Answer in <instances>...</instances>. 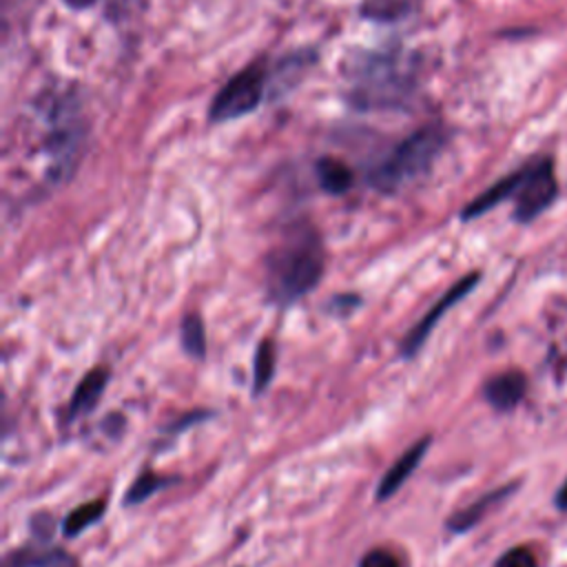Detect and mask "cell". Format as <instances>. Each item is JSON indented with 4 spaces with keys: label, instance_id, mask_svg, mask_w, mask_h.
Wrapping results in <instances>:
<instances>
[{
    "label": "cell",
    "instance_id": "6da1fadb",
    "mask_svg": "<svg viewBox=\"0 0 567 567\" xmlns=\"http://www.w3.org/2000/svg\"><path fill=\"white\" fill-rule=\"evenodd\" d=\"M323 246L312 226L297 224L284 233L266 257V288L277 306L308 295L323 275Z\"/></svg>",
    "mask_w": 567,
    "mask_h": 567
},
{
    "label": "cell",
    "instance_id": "30bf717a",
    "mask_svg": "<svg viewBox=\"0 0 567 567\" xmlns=\"http://www.w3.org/2000/svg\"><path fill=\"white\" fill-rule=\"evenodd\" d=\"M315 171H317V179L326 193L341 195L352 186V171L341 159L321 157L315 164Z\"/></svg>",
    "mask_w": 567,
    "mask_h": 567
},
{
    "label": "cell",
    "instance_id": "7c38bea8",
    "mask_svg": "<svg viewBox=\"0 0 567 567\" xmlns=\"http://www.w3.org/2000/svg\"><path fill=\"white\" fill-rule=\"evenodd\" d=\"M104 501H91V503H82L80 507H75L71 514H66L64 523H62V534L66 538L78 536L82 529H86L89 525H93L95 520L102 518L104 514Z\"/></svg>",
    "mask_w": 567,
    "mask_h": 567
},
{
    "label": "cell",
    "instance_id": "9c48e42d",
    "mask_svg": "<svg viewBox=\"0 0 567 567\" xmlns=\"http://www.w3.org/2000/svg\"><path fill=\"white\" fill-rule=\"evenodd\" d=\"M509 492H512V485L501 487V489H494V492L481 496L478 501H474V503L467 505L465 509H458L456 514H452V516L447 518V527H450L452 532H467V529L474 527L494 505H498Z\"/></svg>",
    "mask_w": 567,
    "mask_h": 567
},
{
    "label": "cell",
    "instance_id": "277c9868",
    "mask_svg": "<svg viewBox=\"0 0 567 567\" xmlns=\"http://www.w3.org/2000/svg\"><path fill=\"white\" fill-rule=\"evenodd\" d=\"M266 60H255L244 66L237 75H233L215 95L208 109V120L215 124L239 120L252 113L266 93Z\"/></svg>",
    "mask_w": 567,
    "mask_h": 567
},
{
    "label": "cell",
    "instance_id": "9a60e30c",
    "mask_svg": "<svg viewBox=\"0 0 567 567\" xmlns=\"http://www.w3.org/2000/svg\"><path fill=\"white\" fill-rule=\"evenodd\" d=\"M171 481H173V478H164V476H157V474H153V472H144V474H140V476L131 483V487H128V492H126V496H124V503H126V505L142 503V501H146L153 492L162 489V485H166V483H171Z\"/></svg>",
    "mask_w": 567,
    "mask_h": 567
},
{
    "label": "cell",
    "instance_id": "8992f818",
    "mask_svg": "<svg viewBox=\"0 0 567 567\" xmlns=\"http://www.w3.org/2000/svg\"><path fill=\"white\" fill-rule=\"evenodd\" d=\"M430 443H432L430 436L419 439L414 445H410V447L388 467V472L383 474V478L379 481V487H377V498H379V501H385V498L394 496V494L401 489V485L412 476V472L416 470V465H419L421 458L425 456Z\"/></svg>",
    "mask_w": 567,
    "mask_h": 567
},
{
    "label": "cell",
    "instance_id": "5bb4252c",
    "mask_svg": "<svg viewBox=\"0 0 567 567\" xmlns=\"http://www.w3.org/2000/svg\"><path fill=\"white\" fill-rule=\"evenodd\" d=\"M179 337H182V346L190 357H204L206 352V332H204V323L202 317L197 312H188L182 319L179 326Z\"/></svg>",
    "mask_w": 567,
    "mask_h": 567
},
{
    "label": "cell",
    "instance_id": "5b68a950",
    "mask_svg": "<svg viewBox=\"0 0 567 567\" xmlns=\"http://www.w3.org/2000/svg\"><path fill=\"white\" fill-rule=\"evenodd\" d=\"M478 281V272H470L467 277H463L461 281H456L447 292H443V297L421 317V321L405 334V339L401 341V354L403 357H414L421 346L425 343V339L430 337L432 328L436 326V321L447 312V308H452L456 301H461Z\"/></svg>",
    "mask_w": 567,
    "mask_h": 567
},
{
    "label": "cell",
    "instance_id": "8fae6325",
    "mask_svg": "<svg viewBox=\"0 0 567 567\" xmlns=\"http://www.w3.org/2000/svg\"><path fill=\"white\" fill-rule=\"evenodd\" d=\"M7 567H80L78 560L64 549H49V551H18L11 554Z\"/></svg>",
    "mask_w": 567,
    "mask_h": 567
},
{
    "label": "cell",
    "instance_id": "d6986e66",
    "mask_svg": "<svg viewBox=\"0 0 567 567\" xmlns=\"http://www.w3.org/2000/svg\"><path fill=\"white\" fill-rule=\"evenodd\" d=\"M558 505L563 507V509H567V483L560 487V492H558Z\"/></svg>",
    "mask_w": 567,
    "mask_h": 567
},
{
    "label": "cell",
    "instance_id": "ba28073f",
    "mask_svg": "<svg viewBox=\"0 0 567 567\" xmlns=\"http://www.w3.org/2000/svg\"><path fill=\"white\" fill-rule=\"evenodd\" d=\"M525 394V377L516 370L492 377L485 385V399L496 410H512Z\"/></svg>",
    "mask_w": 567,
    "mask_h": 567
},
{
    "label": "cell",
    "instance_id": "52a82bcc",
    "mask_svg": "<svg viewBox=\"0 0 567 567\" xmlns=\"http://www.w3.org/2000/svg\"><path fill=\"white\" fill-rule=\"evenodd\" d=\"M106 379H109V372L104 368H95L82 377V381L78 383V388L71 394V401H69V410H66L69 421L84 416L86 412H91L97 405V401L106 388Z\"/></svg>",
    "mask_w": 567,
    "mask_h": 567
},
{
    "label": "cell",
    "instance_id": "2e32d148",
    "mask_svg": "<svg viewBox=\"0 0 567 567\" xmlns=\"http://www.w3.org/2000/svg\"><path fill=\"white\" fill-rule=\"evenodd\" d=\"M357 567H403L399 556L385 547H374L365 551Z\"/></svg>",
    "mask_w": 567,
    "mask_h": 567
},
{
    "label": "cell",
    "instance_id": "7a4b0ae2",
    "mask_svg": "<svg viewBox=\"0 0 567 567\" xmlns=\"http://www.w3.org/2000/svg\"><path fill=\"white\" fill-rule=\"evenodd\" d=\"M556 195L558 182L554 162L549 157H536L483 190L463 208L461 217L472 219L505 199H514V217L518 221H532L556 199Z\"/></svg>",
    "mask_w": 567,
    "mask_h": 567
},
{
    "label": "cell",
    "instance_id": "3957f363",
    "mask_svg": "<svg viewBox=\"0 0 567 567\" xmlns=\"http://www.w3.org/2000/svg\"><path fill=\"white\" fill-rule=\"evenodd\" d=\"M445 133L441 126H423L405 137L390 155L370 171V184L381 193H394L408 182L427 173L441 148Z\"/></svg>",
    "mask_w": 567,
    "mask_h": 567
},
{
    "label": "cell",
    "instance_id": "4fadbf2b",
    "mask_svg": "<svg viewBox=\"0 0 567 567\" xmlns=\"http://www.w3.org/2000/svg\"><path fill=\"white\" fill-rule=\"evenodd\" d=\"M275 372V343L270 339H264L255 352V365H252V392L259 394L268 388Z\"/></svg>",
    "mask_w": 567,
    "mask_h": 567
},
{
    "label": "cell",
    "instance_id": "ac0fdd59",
    "mask_svg": "<svg viewBox=\"0 0 567 567\" xmlns=\"http://www.w3.org/2000/svg\"><path fill=\"white\" fill-rule=\"evenodd\" d=\"M71 9H86L91 4H95V0H64Z\"/></svg>",
    "mask_w": 567,
    "mask_h": 567
},
{
    "label": "cell",
    "instance_id": "e0dca14e",
    "mask_svg": "<svg viewBox=\"0 0 567 567\" xmlns=\"http://www.w3.org/2000/svg\"><path fill=\"white\" fill-rule=\"evenodd\" d=\"M494 567H536V558L527 547H514L505 551Z\"/></svg>",
    "mask_w": 567,
    "mask_h": 567
}]
</instances>
